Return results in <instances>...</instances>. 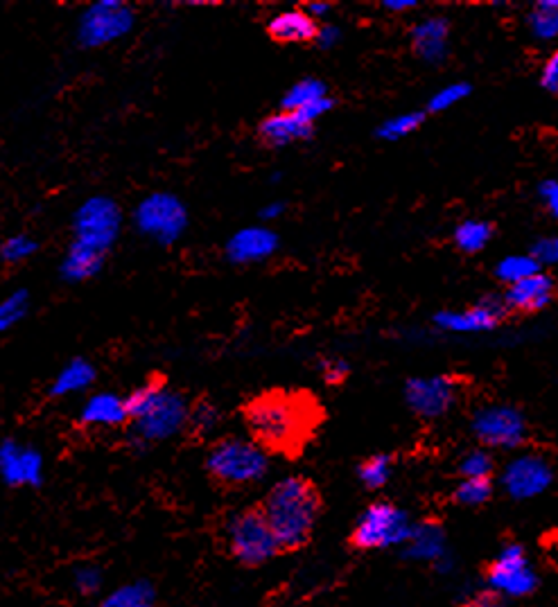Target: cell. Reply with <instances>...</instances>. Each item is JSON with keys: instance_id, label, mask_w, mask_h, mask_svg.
Returning a JSON list of instances; mask_svg holds the SVG:
<instances>
[{"instance_id": "2", "label": "cell", "mask_w": 558, "mask_h": 607, "mask_svg": "<svg viewBox=\"0 0 558 607\" xmlns=\"http://www.w3.org/2000/svg\"><path fill=\"white\" fill-rule=\"evenodd\" d=\"M260 506L274 531L278 553L292 556L315 538V526L324 513V495L315 481L294 474L274 483Z\"/></svg>"}, {"instance_id": "26", "label": "cell", "mask_w": 558, "mask_h": 607, "mask_svg": "<svg viewBox=\"0 0 558 607\" xmlns=\"http://www.w3.org/2000/svg\"><path fill=\"white\" fill-rule=\"evenodd\" d=\"M495 274H498L502 283H507L511 287L520 283V280L540 274V262L534 258V255H509V258H504L500 262Z\"/></svg>"}, {"instance_id": "13", "label": "cell", "mask_w": 558, "mask_h": 607, "mask_svg": "<svg viewBox=\"0 0 558 607\" xmlns=\"http://www.w3.org/2000/svg\"><path fill=\"white\" fill-rule=\"evenodd\" d=\"M504 307L507 303L488 298V301L468 307L464 312H439L434 316V323L448 332H486L502 321Z\"/></svg>"}, {"instance_id": "7", "label": "cell", "mask_w": 558, "mask_h": 607, "mask_svg": "<svg viewBox=\"0 0 558 607\" xmlns=\"http://www.w3.org/2000/svg\"><path fill=\"white\" fill-rule=\"evenodd\" d=\"M134 222L138 231L161 244H172L179 240L188 226V213L181 201L168 195V192H156L145 197L134 213Z\"/></svg>"}, {"instance_id": "38", "label": "cell", "mask_w": 558, "mask_h": 607, "mask_svg": "<svg viewBox=\"0 0 558 607\" xmlns=\"http://www.w3.org/2000/svg\"><path fill=\"white\" fill-rule=\"evenodd\" d=\"M540 84H543L547 93L558 95V50L545 61L543 73H540Z\"/></svg>"}, {"instance_id": "19", "label": "cell", "mask_w": 558, "mask_h": 607, "mask_svg": "<svg viewBox=\"0 0 558 607\" xmlns=\"http://www.w3.org/2000/svg\"><path fill=\"white\" fill-rule=\"evenodd\" d=\"M267 32L278 43H310L319 39L321 28L310 12L290 10L274 16L267 23Z\"/></svg>"}, {"instance_id": "8", "label": "cell", "mask_w": 558, "mask_h": 607, "mask_svg": "<svg viewBox=\"0 0 558 607\" xmlns=\"http://www.w3.org/2000/svg\"><path fill=\"white\" fill-rule=\"evenodd\" d=\"M122 215L116 201L93 197L84 201L75 215V242L107 253L118 240Z\"/></svg>"}, {"instance_id": "21", "label": "cell", "mask_w": 558, "mask_h": 607, "mask_svg": "<svg viewBox=\"0 0 558 607\" xmlns=\"http://www.w3.org/2000/svg\"><path fill=\"white\" fill-rule=\"evenodd\" d=\"M104 255L98 249H91V246L86 244H80V242H73L71 249H68L64 262H61V276H64L66 280H86L98 274V271L102 269V262H104Z\"/></svg>"}, {"instance_id": "45", "label": "cell", "mask_w": 558, "mask_h": 607, "mask_svg": "<svg viewBox=\"0 0 558 607\" xmlns=\"http://www.w3.org/2000/svg\"><path fill=\"white\" fill-rule=\"evenodd\" d=\"M310 12L312 14H326L328 12V5L326 3H312L310 5Z\"/></svg>"}, {"instance_id": "11", "label": "cell", "mask_w": 558, "mask_h": 607, "mask_svg": "<svg viewBox=\"0 0 558 607\" xmlns=\"http://www.w3.org/2000/svg\"><path fill=\"white\" fill-rule=\"evenodd\" d=\"M473 429L479 441L493 447H516L527 434L525 418L511 407L479 409L473 418Z\"/></svg>"}, {"instance_id": "6", "label": "cell", "mask_w": 558, "mask_h": 607, "mask_svg": "<svg viewBox=\"0 0 558 607\" xmlns=\"http://www.w3.org/2000/svg\"><path fill=\"white\" fill-rule=\"evenodd\" d=\"M405 531V515L391 501H373L357 519L353 531L348 533L346 547L351 551H376L396 542Z\"/></svg>"}, {"instance_id": "1", "label": "cell", "mask_w": 558, "mask_h": 607, "mask_svg": "<svg viewBox=\"0 0 558 607\" xmlns=\"http://www.w3.org/2000/svg\"><path fill=\"white\" fill-rule=\"evenodd\" d=\"M242 420L251 441L267 454L296 459L317 436L324 409L308 391L274 389L244 402Z\"/></svg>"}, {"instance_id": "34", "label": "cell", "mask_w": 558, "mask_h": 607, "mask_svg": "<svg viewBox=\"0 0 558 607\" xmlns=\"http://www.w3.org/2000/svg\"><path fill=\"white\" fill-rule=\"evenodd\" d=\"M470 95V86L459 82V84H450L446 86V89H441L434 98L430 100V104H427V109H430L432 113H439V111H446L450 107H455L457 102H461L464 98H468Z\"/></svg>"}, {"instance_id": "41", "label": "cell", "mask_w": 558, "mask_h": 607, "mask_svg": "<svg viewBox=\"0 0 558 607\" xmlns=\"http://www.w3.org/2000/svg\"><path fill=\"white\" fill-rule=\"evenodd\" d=\"M540 197H543V204L549 213L558 217V181H545L540 186Z\"/></svg>"}, {"instance_id": "32", "label": "cell", "mask_w": 558, "mask_h": 607, "mask_svg": "<svg viewBox=\"0 0 558 607\" xmlns=\"http://www.w3.org/2000/svg\"><path fill=\"white\" fill-rule=\"evenodd\" d=\"M493 459L491 454L484 450H475L468 452L464 459L459 463V474L464 479H491L493 474Z\"/></svg>"}, {"instance_id": "42", "label": "cell", "mask_w": 558, "mask_h": 607, "mask_svg": "<svg viewBox=\"0 0 558 607\" xmlns=\"http://www.w3.org/2000/svg\"><path fill=\"white\" fill-rule=\"evenodd\" d=\"M337 37H339V30L337 28H333V25H324V28H321V32H319V43L321 46H333V43L337 41Z\"/></svg>"}, {"instance_id": "24", "label": "cell", "mask_w": 558, "mask_h": 607, "mask_svg": "<svg viewBox=\"0 0 558 607\" xmlns=\"http://www.w3.org/2000/svg\"><path fill=\"white\" fill-rule=\"evenodd\" d=\"M328 98V89L324 82L319 79H301L296 82L290 91L285 93L283 98V111H301L305 107H310L312 102H319Z\"/></svg>"}, {"instance_id": "29", "label": "cell", "mask_w": 558, "mask_h": 607, "mask_svg": "<svg viewBox=\"0 0 558 607\" xmlns=\"http://www.w3.org/2000/svg\"><path fill=\"white\" fill-rule=\"evenodd\" d=\"M493 495V481L491 479H464L452 492V501L459 506H482Z\"/></svg>"}, {"instance_id": "37", "label": "cell", "mask_w": 558, "mask_h": 607, "mask_svg": "<svg viewBox=\"0 0 558 607\" xmlns=\"http://www.w3.org/2000/svg\"><path fill=\"white\" fill-rule=\"evenodd\" d=\"M534 258L540 265H558V237H545L534 246Z\"/></svg>"}, {"instance_id": "18", "label": "cell", "mask_w": 558, "mask_h": 607, "mask_svg": "<svg viewBox=\"0 0 558 607\" xmlns=\"http://www.w3.org/2000/svg\"><path fill=\"white\" fill-rule=\"evenodd\" d=\"M450 23L441 16H432L412 30V48L427 64H441L448 57Z\"/></svg>"}, {"instance_id": "44", "label": "cell", "mask_w": 558, "mask_h": 607, "mask_svg": "<svg viewBox=\"0 0 558 607\" xmlns=\"http://www.w3.org/2000/svg\"><path fill=\"white\" fill-rule=\"evenodd\" d=\"M285 210V206L283 204H274V206H267L263 213H260V217L263 219H274V217H278Z\"/></svg>"}, {"instance_id": "28", "label": "cell", "mask_w": 558, "mask_h": 607, "mask_svg": "<svg viewBox=\"0 0 558 607\" xmlns=\"http://www.w3.org/2000/svg\"><path fill=\"white\" fill-rule=\"evenodd\" d=\"M531 32L538 39H556L558 37V0H543L529 14Z\"/></svg>"}, {"instance_id": "17", "label": "cell", "mask_w": 558, "mask_h": 607, "mask_svg": "<svg viewBox=\"0 0 558 607\" xmlns=\"http://www.w3.org/2000/svg\"><path fill=\"white\" fill-rule=\"evenodd\" d=\"M554 294H556L554 280L545 274H536L531 278L520 280L516 285H511L507 296H504V303H507V307H511V310L531 314L543 310V307L552 303Z\"/></svg>"}, {"instance_id": "15", "label": "cell", "mask_w": 558, "mask_h": 607, "mask_svg": "<svg viewBox=\"0 0 558 607\" xmlns=\"http://www.w3.org/2000/svg\"><path fill=\"white\" fill-rule=\"evenodd\" d=\"M549 481H552V470L540 456H522V459L513 461L504 474V483L516 497L536 495Z\"/></svg>"}, {"instance_id": "3", "label": "cell", "mask_w": 558, "mask_h": 607, "mask_svg": "<svg viewBox=\"0 0 558 607\" xmlns=\"http://www.w3.org/2000/svg\"><path fill=\"white\" fill-rule=\"evenodd\" d=\"M129 418L143 441H163L188 427L190 407L181 393L170 391L163 377H152L125 398Z\"/></svg>"}, {"instance_id": "40", "label": "cell", "mask_w": 558, "mask_h": 607, "mask_svg": "<svg viewBox=\"0 0 558 607\" xmlns=\"http://www.w3.org/2000/svg\"><path fill=\"white\" fill-rule=\"evenodd\" d=\"M335 107V102H333V98H324V100H319V102H312L310 107H305V109H301V111H296L299 113V116L305 120V122H310V125H315V120L317 118H321V116H326V113Z\"/></svg>"}, {"instance_id": "39", "label": "cell", "mask_w": 558, "mask_h": 607, "mask_svg": "<svg viewBox=\"0 0 558 607\" xmlns=\"http://www.w3.org/2000/svg\"><path fill=\"white\" fill-rule=\"evenodd\" d=\"M321 373H324V380L328 384H342L344 377L348 375V364L342 362V359H326L321 364Z\"/></svg>"}, {"instance_id": "23", "label": "cell", "mask_w": 558, "mask_h": 607, "mask_svg": "<svg viewBox=\"0 0 558 607\" xmlns=\"http://www.w3.org/2000/svg\"><path fill=\"white\" fill-rule=\"evenodd\" d=\"M39 465H41V461L37 454L19 450V447H16L12 441H7L3 445V470H5V477L12 483L37 479Z\"/></svg>"}, {"instance_id": "33", "label": "cell", "mask_w": 558, "mask_h": 607, "mask_svg": "<svg viewBox=\"0 0 558 607\" xmlns=\"http://www.w3.org/2000/svg\"><path fill=\"white\" fill-rule=\"evenodd\" d=\"M25 312H28V292L21 289V292L12 294L7 301L0 305V328L10 330L14 323H19Z\"/></svg>"}, {"instance_id": "16", "label": "cell", "mask_w": 558, "mask_h": 607, "mask_svg": "<svg viewBox=\"0 0 558 607\" xmlns=\"http://www.w3.org/2000/svg\"><path fill=\"white\" fill-rule=\"evenodd\" d=\"M315 125L305 122L296 111H278L258 125V138L267 147H285L296 140L310 138Z\"/></svg>"}, {"instance_id": "43", "label": "cell", "mask_w": 558, "mask_h": 607, "mask_svg": "<svg viewBox=\"0 0 558 607\" xmlns=\"http://www.w3.org/2000/svg\"><path fill=\"white\" fill-rule=\"evenodd\" d=\"M382 5H385L389 12H405V10H412V7H416V0H385Z\"/></svg>"}, {"instance_id": "10", "label": "cell", "mask_w": 558, "mask_h": 607, "mask_svg": "<svg viewBox=\"0 0 558 607\" xmlns=\"http://www.w3.org/2000/svg\"><path fill=\"white\" fill-rule=\"evenodd\" d=\"M484 576L502 594L525 596L536 589V576L531 574L527 556L520 544H509L498 558L484 567Z\"/></svg>"}, {"instance_id": "30", "label": "cell", "mask_w": 558, "mask_h": 607, "mask_svg": "<svg viewBox=\"0 0 558 607\" xmlns=\"http://www.w3.org/2000/svg\"><path fill=\"white\" fill-rule=\"evenodd\" d=\"M389 474H391V456L387 454L369 456V459H364L360 463V468H357V477H360V481L369 490H380L389 481Z\"/></svg>"}, {"instance_id": "36", "label": "cell", "mask_w": 558, "mask_h": 607, "mask_svg": "<svg viewBox=\"0 0 558 607\" xmlns=\"http://www.w3.org/2000/svg\"><path fill=\"white\" fill-rule=\"evenodd\" d=\"M461 607H507L504 603V594L500 589L488 587V589H479L473 596H468Z\"/></svg>"}, {"instance_id": "5", "label": "cell", "mask_w": 558, "mask_h": 607, "mask_svg": "<svg viewBox=\"0 0 558 607\" xmlns=\"http://www.w3.org/2000/svg\"><path fill=\"white\" fill-rule=\"evenodd\" d=\"M226 556L238 562L244 569L263 567L278 553V544L274 538L272 526L260 504L242 508L226 524Z\"/></svg>"}, {"instance_id": "20", "label": "cell", "mask_w": 558, "mask_h": 607, "mask_svg": "<svg viewBox=\"0 0 558 607\" xmlns=\"http://www.w3.org/2000/svg\"><path fill=\"white\" fill-rule=\"evenodd\" d=\"M129 418L127 402L120 400L113 393H98L86 402V407L80 416L82 425H102V427H120Z\"/></svg>"}, {"instance_id": "22", "label": "cell", "mask_w": 558, "mask_h": 607, "mask_svg": "<svg viewBox=\"0 0 558 607\" xmlns=\"http://www.w3.org/2000/svg\"><path fill=\"white\" fill-rule=\"evenodd\" d=\"M95 382V368L91 362H86V359L77 357L71 359L64 368H61V373L57 375L55 384H52L50 395H55V398H61V395L82 391L86 386H91Z\"/></svg>"}, {"instance_id": "9", "label": "cell", "mask_w": 558, "mask_h": 607, "mask_svg": "<svg viewBox=\"0 0 558 607\" xmlns=\"http://www.w3.org/2000/svg\"><path fill=\"white\" fill-rule=\"evenodd\" d=\"M132 25L134 14L125 3L102 0V3H95L84 12L77 37H80L82 46L98 48L125 37V34L132 30Z\"/></svg>"}, {"instance_id": "4", "label": "cell", "mask_w": 558, "mask_h": 607, "mask_svg": "<svg viewBox=\"0 0 558 607\" xmlns=\"http://www.w3.org/2000/svg\"><path fill=\"white\" fill-rule=\"evenodd\" d=\"M204 468L217 488L240 490L265 477L269 454L251 438L224 436L208 447Z\"/></svg>"}, {"instance_id": "31", "label": "cell", "mask_w": 558, "mask_h": 607, "mask_svg": "<svg viewBox=\"0 0 558 607\" xmlns=\"http://www.w3.org/2000/svg\"><path fill=\"white\" fill-rule=\"evenodd\" d=\"M425 116L421 111H414V113H403V116H396L391 120H385L378 129V136L385 138V140H398V138H405L409 134H414V131L423 125Z\"/></svg>"}, {"instance_id": "25", "label": "cell", "mask_w": 558, "mask_h": 607, "mask_svg": "<svg viewBox=\"0 0 558 607\" xmlns=\"http://www.w3.org/2000/svg\"><path fill=\"white\" fill-rule=\"evenodd\" d=\"M217 425H220V411H217L211 400L202 398L190 407L188 427H186L190 431V436L208 438L217 429Z\"/></svg>"}, {"instance_id": "14", "label": "cell", "mask_w": 558, "mask_h": 607, "mask_svg": "<svg viewBox=\"0 0 558 607\" xmlns=\"http://www.w3.org/2000/svg\"><path fill=\"white\" fill-rule=\"evenodd\" d=\"M278 249V235L272 228L251 226L235 233L226 244V255L235 265H247V262L265 260Z\"/></svg>"}, {"instance_id": "35", "label": "cell", "mask_w": 558, "mask_h": 607, "mask_svg": "<svg viewBox=\"0 0 558 607\" xmlns=\"http://www.w3.org/2000/svg\"><path fill=\"white\" fill-rule=\"evenodd\" d=\"M37 251V242L32 240L28 235H14L3 244V260L5 262H23L25 258H30V255Z\"/></svg>"}, {"instance_id": "12", "label": "cell", "mask_w": 558, "mask_h": 607, "mask_svg": "<svg viewBox=\"0 0 558 607\" xmlns=\"http://www.w3.org/2000/svg\"><path fill=\"white\" fill-rule=\"evenodd\" d=\"M405 400L423 418H439L457 400V380L448 375L414 377L405 386Z\"/></svg>"}, {"instance_id": "27", "label": "cell", "mask_w": 558, "mask_h": 607, "mask_svg": "<svg viewBox=\"0 0 558 607\" xmlns=\"http://www.w3.org/2000/svg\"><path fill=\"white\" fill-rule=\"evenodd\" d=\"M493 235V226L488 222H475V219H468V222L459 224L455 231V244L459 251L464 253H477L482 251L488 244Z\"/></svg>"}]
</instances>
